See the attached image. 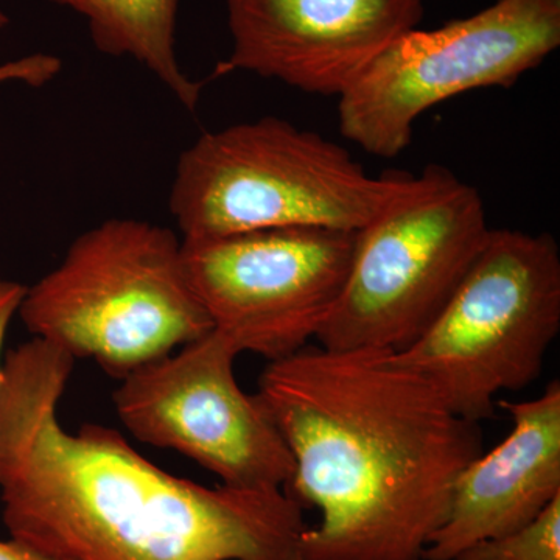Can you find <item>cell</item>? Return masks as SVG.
Returning <instances> with one entry per match:
<instances>
[{
    "label": "cell",
    "instance_id": "obj_1",
    "mask_svg": "<svg viewBox=\"0 0 560 560\" xmlns=\"http://www.w3.org/2000/svg\"><path fill=\"white\" fill-rule=\"evenodd\" d=\"M73 366L38 338L3 357L0 503L11 539L60 560H301L308 526L285 489L206 488L109 427L62 429Z\"/></svg>",
    "mask_w": 560,
    "mask_h": 560
},
{
    "label": "cell",
    "instance_id": "obj_2",
    "mask_svg": "<svg viewBox=\"0 0 560 560\" xmlns=\"http://www.w3.org/2000/svg\"><path fill=\"white\" fill-rule=\"evenodd\" d=\"M257 394L293 458L287 492L320 512L301 560H422L480 423L390 352L305 346L268 361Z\"/></svg>",
    "mask_w": 560,
    "mask_h": 560
},
{
    "label": "cell",
    "instance_id": "obj_3",
    "mask_svg": "<svg viewBox=\"0 0 560 560\" xmlns=\"http://www.w3.org/2000/svg\"><path fill=\"white\" fill-rule=\"evenodd\" d=\"M451 175L371 176L338 143L279 117L201 135L179 154L171 213L180 237L280 228L359 232Z\"/></svg>",
    "mask_w": 560,
    "mask_h": 560
},
{
    "label": "cell",
    "instance_id": "obj_4",
    "mask_svg": "<svg viewBox=\"0 0 560 560\" xmlns=\"http://www.w3.org/2000/svg\"><path fill=\"white\" fill-rule=\"evenodd\" d=\"M25 329L121 381L213 329L184 264L183 237L151 221L110 219L75 238L25 290Z\"/></svg>",
    "mask_w": 560,
    "mask_h": 560
},
{
    "label": "cell",
    "instance_id": "obj_5",
    "mask_svg": "<svg viewBox=\"0 0 560 560\" xmlns=\"http://www.w3.org/2000/svg\"><path fill=\"white\" fill-rule=\"evenodd\" d=\"M560 330V250L550 234L490 230L429 329L393 353L460 418H492L501 393L536 382Z\"/></svg>",
    "mask_w": 560,
    "mask_h": 560
},
{
    "label": "cell",
    "instance_id": "obj_6",
    "mask_svg": "<svg viewBox=\"0 0 560 560\" xmlns=\"http://www.w3.org/2000/svg\"><path fill=\"white\" fill-rule=\"evenodd\" d=\"M559 46L560 0H497L434 31L412 28L338 97L341 135L372 156H399L425 110L511 88Z\"/></svg>",
    "mask_w": 560,
    "mask_h": 560
},
{
    "label": "cell",
    "instance_id": "obj_7",
    "mask_svg": "<svg viewBox=\"0 0 560 560\" xmlns=\"http://www.w3.org/2000/svg\"><path fill=\"white\" fill-rule=\"evenodd\" d=\"M489 232L480 191L451 172L357 232L345 289L315 340L340 352L407 349L451 300Z\"/></svg>",
    "mask_w": 560,
    "mask_h": 560
},
{
    "label": "cell",
    "instance_id": "obj_8",
    "mask_svg": "<svg viewBox=\"0 0 560 560\" xmlns=\"http://www.w3.org/2000/svg\"><path fill=\"white\" fill-rule=\"evenodd\" d=\"M357 232L280 228L183 238L191 290L238 352L285 359L316 337L340 300Z\"/></svg>",
    "mask_w": 560,
    "mask_h": 560
},
{
    "label": "cell",
    "instance_id": "obj_9",
    "mask_svg": "<svg viewBox=\"0 0 560 560\" xmlns=\"http://www.w3.org/2000/svg\"><path fill=\"white\" fill-rule=\"evenodd\" d=\"M237 348L217 330L121 378L113 401L132 436L245 489H285L294 464L259 394L235 378Z\"/></svg>",
    "mask_w": 560,
    "mask_h": 560
},
{
    "label": "cell",
    "instance_id": "obj_10",
    "mask_svg": "<svg viewBox=\"0 0 560 560\" xmlns=\"http://www.w3.org/2000/svg\"><path fill=\"white\" fill-rule=\"evenodd\" d=\"M232 50L215 75L235 70L308 94L348 90L404 33L423 0H224Z\"/></svg>",
    "mask_w": 560,
    "mask_h": 560
},
{
    "label": "cell",
    "instance_id": "obj_11",
    "mask_svg": "<svg viewBox=\"0 0 560 560\" xmlns=\"http://www.w3.org/2000/svg\"><path fill=\"white\" fill-rule=\"evenodd\" d=\"M512 430L471 459L422 560H455L467 548L521 528L560 495V383L533 400H497Z\"/></svg>",
    "mask_w": 560,
    "mask_h": 560
},
{
    "label": "cell",
    "instance_id": "obj_12",
    "mask_svg": "<svg viewBox=\"0 0 560 560\" xmlns=\"http://www.w3.org/2000/svg\"><path fill=\"white\" fill-rule=\"evenodd\" d=\"M86 22L95 49L113 58H131L160 80L190 113L198 108L205 83L190 79L176 54L180 0H47Z\"/></svg>",
    "mask_w": 560,
    "mask_h": 560
},
{
    "label": "cell",
    "instance_id": "obj_13",
    "mask_svg": "<svg viewBox=\"0 0 560 560\" xmlns=\"http://www.w3.org/2000/svg\"><path fill=\"white\" fill-rule=\"evenodd\" d=\"M455 560H560V495L526 525L482 540Z\"/></svg>",
    "mask_w": 560,
    "mask_h": 560
},
{
    "label": "cell",
    "instance_id": "obj_14",
    "mask_svg": "<svg viewBox=\"0 0 560 560\" xmlns=\"http://www.w3.org/2000/svg\"><path fill=\"white\" fill-rule=\"evenodd\" d=\"M62 70L60 58L51 54H33L20 60L0 65V86L22 83L31 88H44L51 83Z\"/></svg>",
    "mask_w": 560,
    "mask_h": 560
},
{
    "label": "cell",
    "instance_id": "obj_15",
    "mask_svg": "<svg viewBox=\"0 0 560 560\" xmlns=\"http://www.w3.org/2000/svg\"><path fill=\"white\" fill-rule=\"evenodd\" d=\"M25 290H27V287L20 282L0 279V378H2L3 368V342H5L11 320L20 312Z\"/></svg>",
    "mask_w": 560,
    "mask_h": 560
},
{
    "label": "cell",
    "instance_id": "obj_16",
    "mask_svg": "<svg viewBox=\"0 0 560 560\" xmlns=\"http://www.w3.org/2000/svg\"><path fill=\"white\" fill-rule=\"evenodd\" d=\"M0 560H60L14 539L0 540Z\"/></svg>",
    "mask_w": 560,
    "mask_h": 560
},
{
    "label": "cell",
    "instance_id": "obj_17",
    "mask_svg": "<svg viewBox=\"0 0 560 560\" xmlns=\"http://www.w3.org/2000/svg\"><path fill=\"white\" fill-rule=\"evenodd\" d=\"M10 24L9 16H7L5 11L0 9V28L7 27Z\"/></svg>",
    "mask_w": 560,
    "mask_h": 560
}]
</instances>
